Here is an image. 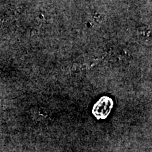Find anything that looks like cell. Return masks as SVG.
<instances>
[{
    "label": "cell",
    "mask_w": 152,
    "mask_h": 152,
    "mask_svg": "<svg viewBox=\"0 0 152 152\" xmlns=\"http://www.w3.org/2000/svg\"><path fill=\"white\" fill-rule=\"evenodd\" d=\"M112 104H113V103H112V101L111 99L108 97H103L94 106V112L102 109V110H101V111L99 112V113L96 115V117H98V118H104L103 113L104 109L108 113H109V112L111 111V110Z\"/></svg>",
    "instance_id": "1"
}]
</instances>
